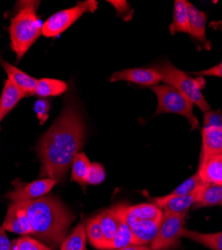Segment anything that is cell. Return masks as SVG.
<instances>
[{
    "label": "cell",
    "mask_w": 222,
    "mask_h": 250,
    "mask_svg": "<svg viewBox=\"0 0 222 250\" xmlns=\"http://www.w3.org/2000/svg\"><path fill=\"white\" fill-rule=\"evenodd\" d=\"M84 139L85 125L82 116L73 104H67L52 126L40 138V176L55 181L62 180L74 157L82 148Z\"/></svg>",
    "instance_id": "cell-1"
},
{
    "label": "cell",
    "mask_w": 222,
    "mask_h": 250,
    "mask_svg": "<svg viewBox=\"0 0 222 250\" xmlns=\"http://www.w3.org/2000/svg\"><path fill=\"white\" fill-rule=\"evenodd\" d=\"M33 228V235L52 249H57L67 237L74 215L53 196L22 201Z\"/></svg>",
    "instance_id": "cell-2"
},
{
    "label": "cell",
    "mask_w": 222,
    "mask_h": 250,
    "mask_svg": "<svg viewBox=\"0 0 222 250\" xmlns=\"http://www.w3.org/2000/svg\"><path fill=\"white\" fill-rule=\"evenodd\" d=\"M40 1H18L16 14L11 18L9 35L11 48L17 60L21 59L42 33V23L36 15Z\"/></svg>",
    "instance_id": "cell-3"
},
{
    "label": "cell",
    "mask_w": 222,
    "mask_h": 250,
    "mask_svg": "<svg viewBox=\"0 0 222 250\" xmlns=\"http://www.w3.org/2000/svg\"><path fill=\"white\" fill-rule=\"evenodd\" d=\"M161 78V82L166 83L179 92L185 95L194 105L204 113L211 110L210 104L204 98L198 80L192 78L187 73L175 67L170 61L166 60L153 66Z\"/></svg>",
    "instance_id": "cell-4"
},
{
    "label": "cell",
    "mask_w": 222,
    "mask_h": 250,
    "mask_svg": "<svg viewBox=\"0 0 222 250\" xmlns=\"http://www.w3.org/2000/svg\"><path fill=\"white\" fill-rule=\"evenodd\" d=\"M151 90L155 93L158 102L154 115L164 113L181 115L188 120L192 130L200 128L199 121L193 113L194 104L185 95L167 84L153 86Z\"/></svg>",
    "instance_id": "cell-5"
},
{
    "label": "cell",
    "mask_w": 222,
    "mask_h": 250,
    "mask_svg": "<svg viewBox=\"0 0 222 250\" xmlns=\"http://www.w3.org/2000/svg\"><path fill=\"white\" fill-rule=\"evenodd\" d=\"M97 7L98 2L95 0H86L71 8L60 10L50 16L43 23L42 34L46 37H57L69 28L84 13H92Z\"/></svg>",
    "instance_id": "cell-6"
},
{
    "label": "cell",
    "mask_w": 222,
    "mask_h": 250,
    "mask_svg": "<svg viewBox=\"0 0 222 250\" xmlns=\"http://www.w3.org/2000/svg\"><path fill=\"white\" fill-rule=\"evenodd\" d=\"M185 214L163 213L155 239L149 245L152 250H171L180 244L184 230Z\"/></svg>",
    "instance_id": "cell-7"
},
{
    "label": "cell",
    "mask_w": 222,
    "mask_h": 250,
    "mask_svg": "<svg viewBox=\"0 0 222 250\" xmlns=\"http://www.w3.org/2000/svg\"><path fill=\"white\" fill-rule=\"evenodd\" d=\"M56 182L50 178L37 179L30 183H23L19 179H15L12 182L14 189L7 193L5 197L14 203L37 199L48 194Z\"/></svg>",
    "instance_id": "cell-8"
},
{
    "label": "cell",
    "mask_w": 222,
    "mask_h": 250,
    "mask_svg": "<svg viewBox=\"0 0 222 250\" xmlns=\"http://www.w3.org/2000/svg\"><path fill=\"white\" fill-rule=\"evenodd\" d=\"M119 216L128 225L137 220H158L161 221L163 216L162 210L153 203H140L137 205L118 204L115 205Z\"/></svg>",
    "instance_id": "cell-9"
},
{
    "label": "cell",
    "mask_w": 222,
    "mask_h": 250,
    "mask_svg": "<svg viewBox=\"0 0 222 250\" xmlns=\"http://www.w3.org/2000/svg\"><path fill=\"white\" fill-rule=\"evenodd\" d=\"M2 226L5 230L19 235H33V228L21 202H11L8 205Z\"/></svg>",
    "instance_id": "cell-10"
},
{
    "label": "cell",
    "mask_w": 222,
    "mask_h": 250,
    "mask_svg": "<svg viewBox=\"0 0 222 250\" xmlns=\"http://www.w3.org/2000/svg\"><path fill=\"white\" fill-rule=\"evenodd\" d=\"M111 82L117 81H127L134 84L141 86H148L153 87L159 85L161 82L160 75L153 68H143V67H136V68H127L117 71L113 73L109 79Z\"/></svg>",
    "instance_id": "cell-11"
},
{
    "label": "cell",
    "mask_w": 222,
    "mask_h": 250,
    "mask_svg": "<svg viewBox=\"0 0 222 250\" xmlns=\"http://www.w3.org/2000/svg\"><path fill=\"white\" fill-rule=\"evenodd\" d=\"M195 197L196 191L184 196H170L167 194L161 197H149V199L151 203L160 208L163 213L186 214L189 208L193 206Z\"/></svg>",
    "instance_id": "cell-12"
},
{
    "label": "cell",
    "mask_w": 222,
    "mask_h": 250,
    "mask_svg": "<svg viewBox=\"0 0 222 250\" xmlns=\"http://www.w3.org/2000/svg\"><path fill=\"white\" fill-rule=\"evenodd\" d=\"M202 146L199 157V164L207 159L222 154V128L204 126L201 131Z\"/></svg>",
    "instance_id": "cell-13"
},
{
    "label": "cell",
    "mask_w": 222,
    "mask_h": 250,
    "mask_svg": "<svg viewBox=\"0 0 222 250\" xmlns=\"http://www.w3.org/2000/svg\"><path fill=\"white\" fill-rule=\"evenodd\" d=\"M0 65L5 70L7 79L12 81L16 86L26 92L29 96L34 94V90L38 81L36 78L10 64L9 62L4 60L1 53H0Z\"/></svg>",
    "instance_id": "cell-14"
},
{
    "label": "cell",
    "mask_w": 222,
    "mask_h": 250,
    "mask_svg": "<svg viewBox=\"0 0 222 250\" xmlns=\"http://www.w3.org/2000/svg\"><path fill=\"white\" fill-rule=\"evenodd\" d=\"M187 10L189 19V35L207 47V45H209V41L206 38V13L199 10L188 1Z\"/></svg>",
    "instance_id": "cell-15"
},
{
    "label": "cell",
    "mask_w": 222,
    "mask_h": 250,
    "mask_svg": "<svg viewBox=\"0 0 222 250\" xmlns=\"http://www.w3.org/2000/svg\"><path fill=\"white\" fill-rule=\"evenodd\" d=\"M160 221L158 220H137L129 226L134 238V245L149 246L155 239Z\"/></svg>",
    "instance_id": "cell-16"
},
{
    "label": "cell",
    "mask_w": 222,
    "mask_h": 250,
    "mask_svg": "<svg viewBox=\"0 0 222 250\" xmlns=\"http://www.w3.org/2000/svg\"><path fill=\"white\" fill-rule=\"evenodd\" d=\"M221 201L222 185L202 183L196 190V197L193 208L194 209H198V208L219 205Z\"/></svg>",
    "instance_id": "cell-17"
},
{
    "label": "cell",
    "mask_w": 222,
    "mask_h": 250,
    "mask_svg": "<svg viewBox=\"0 0 222 250\" xmlns=\"http://www.w3.org/2000/svg\"><path fill=\"white\" fill-rule=\"evenodd\" d=\"M197 173L203 183L222 185V154L200 163Z\"/></svg>",
    "instance_id": "cell-18"
},
{
    "label": "cell",
    "mask_w": 222,
    "mask_h": 250,
    "mask_svg": "<svg viewBox=\"0 0 222 250\" xmlns=\"http://www.w3.org/2000/svg\"><path fill=\"white\" fill-rule=\"evenodd\" d=\"M27 96L29 95L26 92L16 86L9 79H6L4 81L1 96H0V111H1L2 115H7L20 100Z\"/></svg>",
    "instance_id": "cell-19"
},
{
    "label": "cell",
    "mask_w": 222,
    "mask_h": 250,
    "mask_svg": "<svg viewBox=\"0 0 222 250\" xmlns=\"http://www.w3.org/2000/svg\"><path fill=\"white\" fill-rule=\"evenodd\" d=\"M98 218H99L100 224H101V227H102V231H103L105 241L108 245L109 250H111V243L116 234L117 228L120 224L121 218L114 207L109 208V209H106V210L102 211L101 213H99Z\"/></svg>",
    "instance_id": "cell-20"
},
{
    "label": "cell",
    "mask_w": 222,
    "mask_h": 250,
    "mask_svg": "<svg viewBox=\"0 0 222 250\" xmlns=\"http://www.w3.org/2000/svg\"><path fill=\"white\" fill-rule=\"evenodd\" d=\"M171 35L178 32L189 34V19L186 0H176L174 1L173 20L169 26Z\"/></svg>",
    "instance_id": "cell-21"
},
{
    "label": "cell",
    "mask_w": 222,
    "mask_h": 250,
    "mask_svg": "<svg viewBox=\"0 0 222 250\" xmlns=\"http://www.w3.org/2000/svg\"><path fill=\"white\" fill-rule=\"evenodd\" d=\"M83 226L85 229L86 237L88 238L89 243L94 248L98 250H109L103 235L102 227H101V224H100L98 215L87 219L84 222Z\"/></svg>",
    "instance_id": "cell-22"
},
{
    "label": "cell",
    "mask_w": 222,
    "mask_h": 250,
    "mask_svg": "<svg viewBox=\"0 0 222 250\" xmlns=\"http://www.w3.org/2000/svg\"><path fill=\"white\" fill-rule=\"evenodd\" d=\"M182 237L203 245L210 250H222V231L215 233H202L184 228Z\"/></svg>",
    "instance_id": "cell-23"
},
{
    "label": "cell",
    "mask_w": 222,
    "mask_h": 250,
    "mask_svg": "<svg viewBox=\"0 0 222 250\" xmlns=\"http://www.w3.org/2000/svg\"><path fill=\"white\" fill-rule=\"evenodd\" d=\"M67 84L58 79L52 78H42L37 81V84L34 90V94L40 98H46L52 96H58L66 91Z\"/></svg>",
    "instance_id": "cell-24"
},
{
    "label": "cell",
    "mask_w": 222,
    "mask_h": 250,
    "mask_svg": "<svg viewBox=\"0 0 222 250\" xmlns=\"http://www.w3.org/2000/svg\"><path fill=\"white\" fill-rule=\"evenodd\" d=\"M90 166L91 162L83 152H79L76 154L72 161V180L81 185L83 188L87 184V176Z\"/></svg>",
    "instance_id": "cell-25"
},
{
    "label": "cell",
    "mask_w": 222,
    "mask_h": 250,
    "mask_svg": "<svg viewBox=\"0 0 222 250\" xmlns=\"http://www.w3.org/2000/svg\"><path fill=\"white\" fill-rule=\"evenodd\" d=\"M86 238L84 226L80 223L74 227L59 248L60 250H85Z\"/></svg>",
    "instance_id": "cell-26"
},
{
    "label": "cell",
    "mask_w": 222,
    "mask_h": 250,
    "mask_svg": "<svg viewBox=\"0 0 222 250\" xmlns=\"http://www.w3.org/2000/svg\"><path fill=\"white\" fill-rule=\"evenodd\" d=\"M129 245H134V238H133L131 228L126 221H124L122 218H121L116 234L111 243V250L123 248Z\"/></svg>",
    "instance_id": "cell-27"
},
{
    "label": "cell",
    "mask_w": 222,
    "mask_h": 250,
    "mask_svg": "<svg viewBox=\"0 0 222 250\" xmlns=\"http://www.w3.org/2000/svg\"><path fill=\"white\" fill-rule=\"evenodd\" d=\"M12 250H53L45 243L28 235L21 236L12 241Z\"/></svg>",
    "instance_id": "cell-28"
},
{
    "label": "cell",
    "mask_w": 222,
    "mask_h": 250,
    "mask_svg": "<svg viewBox=\"0 0 222 250\" xmlns=\"http://www.w3.org/2000/svg\"><path fill=\"white\" fill-rule=\"evenodd\" d=\"M203 182L201 181L198 173L196 172L194 175H192L191 177L186 179L183 183L178 185L176 188L172 192H170L168 195H170V196H184V195L191 194V193L195 192L196 189Z\"/></svg>",
    "instance_id": "cell-29"
},
{
    "label": "cell",
    "mask_w": 222,
    "mask_h": 250,
    "mask_svg": "<svg viewBox=\"0 0 222 250\" xmlns=\"http://www.w3.org/2000/svg\"><path fill=\"white\" fill-rule=\"evenodd\" d=\"M105 179V170L99 163H91L89 173L87 176V183L96 185L101 183Z\"/></svg>",
    "instance_id": "cell-30"
},
{
    "label": "cell",
    "mask_w": 222,
    "mask_h": 250,
    "mask_svg": "<svg viewBox=\"0 0 222 250\" xmlns=\"http://www.w3.org/2000/svg\"><path fill=\"white\" fill-rule=\"evenodd\" d=\"M49 109H50V104L46 99L41 98V99H38L35 102L34 110L36 112L37 118L39 119V121L41 124H43L46 121V119L48 118Z\"/></svg>",
    "instance_id": "cell-31"
},
{
    "label": "cell",
    "mask_w": 222,
    "mask_h": 250,
    "mask_svg": "<svg viewBox=\"0 0 222 250\" xmlns=\"http://www.w3.org/2000/svg\"><path fill=\"white\" fill-rule=\"evenodd\" d=\"M204 126H214L222 128V112L220 110H210L204 113Z\"/></svg>",
    "instance_id": "cell-32"
},
{
    "label": "cell",
    "mask_w": 222,
    "mask_h": 250,
    "mask_svg": "<svg viewBox=\"0 0 222 250\" xmlns=\"http://www.w3.org/2000/svg\"><path fill=\"white\" fill-rule=\"evenodd\" d=\"M194 74L200 75V76H214V77H220L222 78V61L219 64L212 66L210 68H207L202 71L195 72Z\"/></svg>",
    "instance_id": "cell-33"
},
{
    "label": "cell",
    "mask_w": 222,
    "mask_h": 250,
    "mask_svg": "<svg viewBox=\"0 0 222 250\" xmlns=\"http://www.w3.org/2000/svg\"><path fill=\"white\" fill-rule=\"evenodd\" d=\"M0 250H12V242L8 239L3 226H0Z\"/></svg>",
    "instance_id": "cell-34"
},
{
    "label": "cell",
    "mask_w": 222,
    "mask_h": 250,
    "mask_svg": "<svg viewBox=\"0 0 222 250\" xmlns=\"http://www.w3.org/2000/svg\"><path fill=\"white\" fill-rule=\"evenodd\" d=\"M115 250H152V248L146 245H129V246L115 249Z\"/></svg>",
    "instance_id": "cell-35"
},
{
    "label": "cell",
    "mask_w": 222,
    "mask_h": 250,
    "mask_svg": "<svg viewBox=\"0 0 222 250\" xmlns=\"http://www.w3.org/2000/svg\"><path fill=\"white\" fill-rule=\"evenodd\" d=\"M3 118H4V116H3V115H2V113H1V111H0V121H1V120H2V119H3Z\"/></svg>",
    "instance_id": "cell-36"
},
{
    "label": "cell",
    "mask_w": 222,
    "mask_h": 250,
    "mask_svg": "<svg viewBox=\"0 0 222 250\" xmlns=\"http://www.w3.org/2000/svg\"><path fill=\"white\" fill-rule=\"evenodd\" d=\"M218 28H219V29H220V30H221V31H222V24H221V25H220V26H219V27H218Z\"/></svg>",
    "instance_id": "cell-37"
},
{
    "label": "cell",
    "mask_w": 222,
    "mask_h": 250,
    "mask_svg": "<svg viewBox=\"0 0 222 250\" xmlns=\"http://www.w3.org/2000/svg\"><path fill=\"white\" fill-rule=\"evenodd\" d=\"M219 205H222V201H221V202H220V204H219Z\"/></svg>",
    "instance_id": "cell-38"
}]
</instances>
